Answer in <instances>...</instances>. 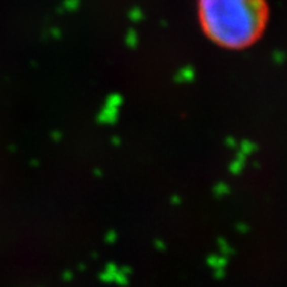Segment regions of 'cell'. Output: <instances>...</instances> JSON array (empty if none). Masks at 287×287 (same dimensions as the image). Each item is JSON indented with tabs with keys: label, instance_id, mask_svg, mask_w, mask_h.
<instances>
[{
	"label": "cell",
	"instance_id": "obj_1",
	"mask_svg": "<svg viewBox=\"0 0 287 287\" xmlns=\"http://www.w3.org/2000/svg\"><path fill=\"white\" fill-rule=\"evenodd\" d=\"M197 12L203 33L226 49L253 46L269 21L267 0H198Z\"/></svg>",
	"mask_w": 287,
	"mask_h": 287
}]
</instances>
